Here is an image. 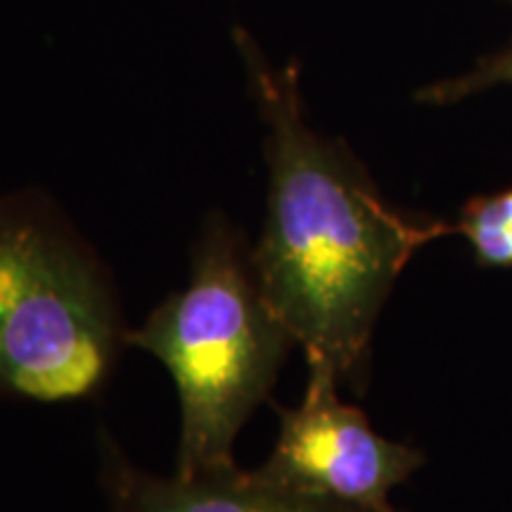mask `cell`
<instances>
[{
  "mask_svg": "<svg viewBox=\"0 0 512 512\" xmlns=\"http://www.w3.org/2000/svg\"><path fill=\"white\" fill-rule=\"evenodd\" d=\"M249 93L266 124L268 207L252 264L261 292L309 366L361 394L377 318L418 249L451 223L384 200L342 138L306 124L299 64L275 67L245 27L233 29Z\"/></svg>",
  "mask_w": 512,
  "mask_h": 512,
  "instance_id": "cell-1",
  "label": "cell"
},
{
  "mask_svg": "<svg viewBox=\"0 0 512 512\" xmlns=\"http://www.w3.org/2000/svg\"><path fill=\"white\" fill-rule=\"evenodd\" d=\"M128 347L157 356L181 399L176 475L238 465L233 444L268 399L294 339L268 306L245 235L209 214L192 245L190 283L136 330Z\"/></svg>",
  "mask_w": 512,
  "mask_h": 512,
  "instance_id": "cell-2",
  "label": "cell"
},
{
  "mask_svg": "<svg viewBox=\"0 0 512 512\" xmlns=\"http://www.w3.org/2000/svg\"><path fill=\"white\" fill-rule=\"evenodd\" d=\"M121 347L126 328L98 254L41 192L0 197V394L86 399Z\"/></svg>",
  "mask_w": 512,
  "mask_h": 512,
  "instance_id": "cell-3",
  "label": "cell"
},
{
  "mask_svg": "<svg viewBox=\"0 0 512 512\" xmlns=\"http://www.w3.org/2000/svg\"><path fill=\"white\" fill-rule=\"evenodd\" d=\"M337 387L330 368L309 366L302 403L280 411L278 441L254 475L373 512H399L389 496L425 465V453L377 434Z\"/></svg>",
  "mask_w": 512,
  "mask_h": 512,
  "instance_id": "cell-4",
  "label": "cell"
},
{
  "mask_svg": "<svg viewBox=\"0 0 512 512\" xmlns=\"http://www.w3.org/2000/svg\"><path fill=\"white\" fill-rule=\"evenodd\" d=\"M102 489L110 512H373L273 484L238 465L202 475L159 477L102 441Z\"/></svg>",
  "mask_w": 512,
  "mask_h": 512,
  "instance_id": "cell-5",
  "label": "cell"
},
{
  "mask_svg": "<svg viewBox=\"0 0 512 512\" xmlns=\"http://www.w3.org/2000/svg\"><path fill=\"white\" fill-rule=\"evenodd\" d=\"M453 228L472 247L479 266L512 268V188L470 197Z\"/></svg>",
  "mask_w": 512,
  "mask_h": 512,
  "instance_id": "cell-6",
  "label": "cell"
},
{
  "mask_svg": "<svg viewBox=\"0 0 512 512\" xmlns=\"http://www.w3.org/2000/svg\"><path fill=\"white\" fill-rule=\"evenodd\" d=\"M503 83L512 86V41L503 50H498V53L479 60L472 72L422 88L418 100L427 102V105H453V102L489 91V88L503 86Z\"/></svg>",
  "mask_w": 512,
  "mask_h": 512,
  "instance_id": "cell-7",
  "label": "cell"
},
{
  "mask_svg": "<svg viewBox=\"0 0 512 512\" xmlns=\"http://www.w3.org/2000/svg\"><path fill=\"white\" fill-rule=\"evenodd\" d=\"M510 3H512V0H510Z\"/></svg>",
  "mask_w": 512,
  "mask_h": 512,
  "instance_id": "cell-8",
  "label": "cell"
}]
</instances>
